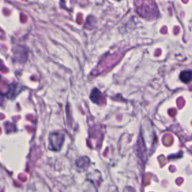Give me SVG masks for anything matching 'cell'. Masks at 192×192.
<instances>
[{"instance_id":"obj_1","label":"cell","mask_w":192,"mask_h":192,"mask_svg":"<svg viewBox=\"0 0 192 192\" xmlns=\"http://www.w3.org/2000/svg\"><path fill=\"white\" fill-rule=\"evenodd\" d=\"M180 78L184 83H188L192 80V71H183L182 73L180 75Z\"/></svg>"}]
</instances>
